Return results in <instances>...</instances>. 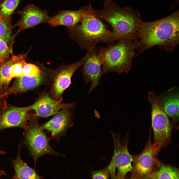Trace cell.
I'll return each instance as SVG.
<instances>
[{"label":"cell","instance_id":"cell-9","mask_svg":"<svg viewBox=\"0 0 179 179\" xmlns=\"http://www.w3.org/2000/svg\"><path fill=\"white\" fill-rule=\"evenodd\" d=\"M160 150L159 147L151 143L150 134L147 143L143 151L137 155H132V170L140 178L147 177L157 162V156Z\"/></svg>","mask_w":179,"mask_h":179},{"label":"cell","instance_id":"cell-19","mask_svg":"<svg viewBox=\"0 0 179 179\" xmlns=\"http://www.w3.org/2000/svg\"><path fill=\"white\" fill-rule=\"evenodd\" d=\"M11 54V58L1 63L0 66V93L6 89L12 79L9 71L10 66L21 59L19 55H14L12 52Z\"/></svg>","mask_w":179,"mask_h":179},{"label":"cell","instance_id":"cell-5","mask_svg":"<svg viewBox=\"0 0 179 179\" xmlns=\"http://www.w3.org/2000/svg\"><path fill=\"white\" fill-rule=\"evenodd\" d=\"M38 118L35 116L33 117L23 129L24 142L34 159L35 168L37 160L45 154L61 157L64 156L52 148L49 138L42 128Z\"/></svg>","mask_w":179,"mask_h":179},{"label":"cell","instance_id":"cell-27","mask_svg":"<svg viewBox=\"0 0 179 179\" xmlns=\"http://www.w3.org/2000/svg\"><path fill=\"white\" fill-rule=\"evenodd\" d=\"M6 153L3 151H0V155H2L5 154ZM0 173H2L4 175L6 174V173L0 169Z\"/></svg>","mask_w":179,"mask_h":179},{"label":"cell","instance_id":"cell-30","mask_svg":"<svg viewBox=\"0 0 179 179\" xmlns=\"http://www.w3.org/2000/svg\"><path fill=\"white\" fill-rule=\"evenodd\" d=\"M12 179H18L17 178H15L14 177L12 178Z\"/></svg>","mask_w":179,"mask_h":179},{"label":"cell","instance_id":"cell-12","mask_svg":"<svg viewBox=\"0 0 179 179\" xmlns=\"http://www.w3.org/2000/svg\"><path fill=\"white\" fill-rule=\"evenodd\" d=\"M94 12V10L90 4L81 7L77 10H60L48 23L52 26H64L71 29L80 23L86 16Z\"/></svg>","mask_w":179,"mask_h":179},{"label":"cell","instance_id":"cell-33","mask_svg":"<svg viewBox=\"0 0 179 179\" xmlns=\"http://www.w3.org/2000/svg\"></svg>","mask_w":179,"mask_h":179},{"label":"cell","instance_id":"cell-29","mask_svg":"<svg viewBox=\"0 0 179 179\" xmlns=\"http://www.w3.org/2000/svg\"><path fill=\"white\" fill-rule=\"evenodd\" d=\"M2 175H4L1 173H0V178L1 176Z\"/></svg>","mask_w":179,"mask_h":179},{"label":"cell","instance_id":"cell-2","mask_svg":"<svg viewBox=\"0 0 179 179\" xmlns=\"http://www.w3.org/2000/svg\"><path fill=\"white\" fill-rule=\"evenodd\" d=\"M94 13L111 25L118 41L136 38L142 21L138 10L131 7H121L112 0H106L102 7L94 10Z\"/></svg>","mask_w":179,"mask_h":179},{"label":"cell","instance_id":"cell-17","mask_svg":"<svg viewBox=\"0 0 179 179\" xmlns=\"http://www.w3.org/2000/svg\"><path fill=\"white\" fill-rule=\"evenodd\" d=\"M46 74L41 71L37 76L28 77L23 76L16 78L12 86L0 95V99L9 95L21 93L36 88L44 81Z\"/></svg>","mask_w":179,"mask_h":179},{"label":"cell","instance_id":"cell-18","mask_svg":"<svg viewBox=\"0 0 179 179\" xmlns=\"http://www.w3.org/2000/svg\"><path fill=\"white\" fill-rule=\"evenodd\" d=\"M20 146L19 147L17 156L12 160L15 171L14 177L18 179H44L38 175L35 169L28 166L22 159L20 155Z\"/></svg>","mask_w":179,"mask_h":179},{"label":"cell","instance_id":"cell-31","mask_svg":"<svg viewBox=\"0 0 179 179\" xmlns=\"http://www.w3.org/2000/svg\"><path fill=\"white\" fill-rule=\"evenodd\" d=\"M1 0H0V4L1 3Z\"/></svg>","mask_w":179,"mask_h":179},{"label":"cell","instance_id":"cell-3","mask_svg":"<svg viewBox=\"0 0 179 179\" xmlns=\"http://www.w3.org/2000/svg\"><path fill=\"white\" fill-rule=\"evenodd\" d=\"M138 45V41L135 38L118 41L116 44L100 47L98 51L102 75L111 72L128 73Z\"/></svg>","mask_w":179,"mask_h":179},{"label":"cell","instance_id":"cell-23","mask_svg":"<svg viewBox=\"0 0 179 179\" xmlns=\"http://www.w3.org/2000/svg\"><path fill=\"white\" fill-rule=\"evenodd\" d=\"M41 71L39 68L36 65L25 62L23 67V76L33 77L39 75Z\"/></svg>","mask_w":179,"mask_h":179},{"label":"cell","instance_id":"cell-4","mask_svg":"<svg viewBox=\"0 0 179 179\" xmlns=\"http://www.w3.org/2000/svg\"><path fill=\"white\" fill-rule=\"evenodd\" d=\"M70 30L71 38L81 48L90 51L100 43L111 44L118 41L100 18L94 13L85 17L79 24Z\"/></svg>","mask_w":179,"mask_h":179},{"label":"cell","instance_id":"cell-16","mask_svg":"<svg viewBox=\"0 0 179 179\" xmlns=\"http://www.w3.org/2000/svg\"><path fill=\"white\" fill-rule=\"evenodd\" d=\"M179 95L178 89L174 87L158 96L166 114L174 123L179 120Z\"/></svg>","mask_w":179,"mask_h":179},{"label":"cell","instance_id":"cell-10","mask_svg":"<svg viewBox=\"0 0 179 179\" xmlns=\"http://www.w3.org/2000/svg\"><path fill=\"white\" fill-rule=\"evenodd\" d=\"M30 105L24 107H12L0 111V131L10 128L24 129L30 120L35 116L31 114Z\"/></svg>","mask_w":179,"mask_h":179},{"label":"cell","instance_id":"cell-20","mask_svg":"<svg viewBox=\"0 0 179 179\" xmlns=\"http://www.w3.org/2000/svg\"><path fill=\"white\" fill-rule=\"evenodd\" d=\"M159 168L151 172L147 176L149 179H179V172L177 169L171 166L161 164L158 162Z\"/></svg>","mask_w":179,"mask_h":179},{"label":"cell","instance_id":"cell-8","mask_svg":"<svg viewBox=\"0 0 179 179\" xmlns=\"http://www.w3.org/2000/svg\"><path fill=\"white\" fill-rule=\"evenodd\" d=\"M87 51L86 55L78 61L67 65L62 66L56 70L49 94L53 99L62 102V94L70 84L72 76L89 56L90 52Z\"/></svg>","mask_w":179,"mask_h":179},{"label":"cell","instance_id":"cell-28","mask_svg":"<svg viewBox=\"0 0 179 179\" xmlns=\"http://www.w3.org/2000/svg\"><path fill=\"white\" fill-rule=\"evenodd\" d=\"M0 105V111L4 108H3V107H2Z\"/></svg>","mask_w":179,"mask_h":179},{"label":"cell","instance_id":"cell-1","mask_svg":"<svg viewBox=\"0 0 179 179\" xmlns=\"http://www.w3.org/2000/svg\"><path fill=\"white\" fill-rule=\"evenodd\" d=\"M136 38L139 42L136 57L152 47L158 46L173 52L179 43V12L157 20L140 24Z\"/></svg>","mask_w":179,"mask_h":179},{"label":"cell","instance_id":"cell-6","mask_svg":"<svg viewBox=\"0 0 179 179\" xmlns=\"http://www.w3.org/2000/svg\"><path fill=\"white\" fill-rule=\"evenodd\" d=\"M148 99L152 108L151 120L154 133V143L161 149L171 142L172 125L155 91L148 92Z\"/></svg>","mask_w":179,"mask_h":179},{"label":"cell","instance_id":"cell-32","mask_svg":"<svg viewBox=\"0 0 179 179\" xmlns=\"http://www.w3.org/2000/svg\"><path fill=\"white\" fill-rule=\"evenodd\" d=\"M1 62H0V65H1Z\"/></svg>","mask_w":179,"mask_h":179},{"label":"cell","instance_id":"cell-14","mask_svg":"<svg viewBox=\"0 0 179 179\" xmlns=\"http://www.w3.org/2000/svg\"><path fill=\"white\" fill-rule=\"evenodd\" d=\"M30 106L36 116L45 117L54 115L63 109H71L73 107L74 103H62L53 99L48 93H45Z\"/></svg>","mask_w":179,"mask_h":179},{"label":"cell","instance_id":"cell-26","mask_svg":"<svg viewBox=\"0 0 179 179\" xmlns=\"http://www.w3.org/2000/svg\"><path fill=\"white\" fill-rule=\"evenodd\" d=\"M109 171V165L101 170L93 171L92 173V179H108Z\"/></svg>","mask_w":179,"mask_h":179},{"label":"cell","instance_id":"cell-7","mask_svg":"<svg viewBox=\"0 0 179 179\" xmlns=\"http://www.w3.org/2000/svg\"><path fill=\"white\" fill-rule=\"evenodd\" d=\"M114 144V152L109 165L111 179H123L128 172L133 169L132 155L129 151V140L128 132L125 137L121 139L119 134L112 132Z\"/></svg>","mask_w":179,"mask_h":179},{"label":"cell","instance_id":"cell-25","mask_svg":"<svg viewBox=\"0 0 179 179\" xmlns=\"http://www.w3.org/2000/svg\"><path fill=\"white\" fill-rule=\"evenodd\" d=\"M12 50L7 43L0 38V61L1 64L10 59L9 55Z\"/></svg>","mask_w":179,"mask_h":179},{"label":"cell","instance_id":"cell-11","mask_svg":"<svg viewBox=\"0 0 179 179\" xmlns=\"http://www.w3.org/2000/svg\"><path fill=\"white\" fill-rule=\"evenodd\" d=\"M70 109L61 110L50 120L41 125L43 130L51 132L52 139L58 141L73 125L72 114Z\"/></svg>","mask_w":179,"mask_h":179},{"label":"cell","instance_id":"cell-24","mask_svg":"<svg viewBox=\"0 0 179 179\" xmlns=\"http://www.w3.org/2000/svg\"><path fill=\"white\" fill-rule=\"evenodd\" d=\"M25 61L23 59L15 62L11 66L9 71L12 79L23 76V66Z\"/></svg>","mask_w":179,"mask_h":179},{"label":"cell","instance_id":"cell-22","mask_svg":"<svg viewBox=\"0 0 179 179\" xmlns=\"http://www.w3.org/2000/svg\"><path fill=\"white\" fill-rule=\"evenodd\" d=\"M21 0H5L0 4V14L8 17L18 6Z\"/></svg>","mask_w":179,"mask_h":179},{"label":"cell","instance_id":"cell-13","mask_svg":"<svg viewBox=\"0 0 179 179\" xmlns=\"http://www.w3.org/2000/svg\"><path fill=\"white\" fill-rule=\"evenodd\" d=\"M89 51L90 54L83 64L82 71L84 80L86 84L91 82L88 94L99 85L101 74V65L98 50L96 47Z\"/></svg>","mask_w":179,"mask_h":179},{"label":"cell","instance_id":"cell-21","mask_svg":"<svg viewBox=\"0 0 179 179\" xmlns=\"http://www.w3.org/2000/svg\"><path fill=\"white\" fill-rule=\"evenodd\" d=\"M11 16L5 17L0 14V38L7 44L12 38L13 27L11 24Z\"/></svg>","mask_w":179,"mask_h":179},{"label":"cell","instance_id":"cell-15","mask_svg":"<svg viewBox=\"0 0 179 179\" xmlns=\"http://www.w3.org/2000/svg\"><path fill=\"white\" fill-rule=\"evenodd\" d=\"M19 14L21 18L15 26L19 27L16 35L23 30L41 23H48L52 17L48 15L46 10L41 9L33 4L27 5Z\"/></svg>","mask_w":179,"mask_h":179}]
</instances>
